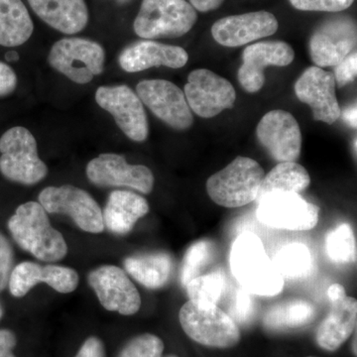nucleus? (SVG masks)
<instances>
[{
    "mask_svg": "<svg viewBox=\"0 0 357 357\" xmlns=\"http://www.w3.org/2000/svg\"><path fill=\"white\" fill-rule=\"evenodd\" d=\"M356 24L349 17H335L312 33L310 54L319 68L335 67L356 47Z\"/></svg>",
    "mask_w": 357,
    "mask_h": 357,
    "instance_id": "4468645a",
    "label": "nucleus"
},
{
    "mask_svg": "<svg viewBox=\"0 0 357 357\" xmlns=\"http://www.w3.org/2000/svg\"><path fill=\"white\" fill-rule=\"evenodd\" d=\"M2 317V309L1 307H0V319H1Z\"/></svg>",
    "mask_w": 357,
    "mask_h": 357,
    "instance_id": "a18cd8bd",
    "label": "nucleus"
},
{
    "mask_svg": "<svg viewBox=\"0 0 357 357\" xmlns=\"http://www.w3.org/2000/svg\"><path fill=\"white\" fill-rule=\"evenodd\" d=\"M6 60L7 62H16V61L20 60V54L16 51L7 52Z\"/></svg>",
    "mask_w": 357,
    "mask_h": 357,
    "instance_id": "37998d69",
    "label": "nucleus"
},
{
    "mask_svg": "<svg viewBox=\"0 0 357 357\" xmlns=\"http://www.w3.org/2000/svg\"><path fill=\"white\" fill-rule=\"evenodd\" d=\"M164 342L151 333H144L129 340L117 357H162Z\"/></svg>",
    "mask_w": 357,
    "mask_h": 357,
    "instance_id": "473e14b6",
    "label": "nucleus"
},
{
    "mask_svg": "<svg viewBox=\"0 0 357 357\" xmlns=\"http://www.w3.org/2000/svg\"><path fill=\"white\" fill-rule=\"evenodd\" d=\"M96 102L114 117L115 123L129 139L143 142L149 134L144 105L126 84L102 86L96 91Z\"/></svg>",
    "mask_w": 357,
    "mask_h": 357,
    "instance_id": "9d476101",
    "label": "nucleus"
},
{
    "mask_svg": "<svg viewBox=\"0 0 357 357\" xmlns=\"http://www.w3.org/2000/svg\"><path fill=\"white\" fill-rule=\"evenodd\" d=\"M13 246L6 236L0 234V292L8 285L9 277L13 269Z\"/></svg>",
    "mask_w": 357,
    "mask_h": 357,
    "instance_id": "c9c22d12",
    "label": "nucleus"
},
{
    "mask_svg": "<svg viewBox=\"0 0 357 357\" xmlns=\"http://www.w3.org/2000/svg\"><path fill=\"white\" fill-rule=\"evenodd\" d=\"M168 357H177V356H168Z\"/></svg>",
    "mask_w": 357,
    "mask_h": 357,
    "instance_id": "49530a36",
    "label": "nucleus"
},
{
    "mask_svg": "<svg viewBox=\"0 0 357 357\" xmlns=\"http://www.w3.org/2000/svg\"><path fill=\"white\" fill-rule=\"evenodd\" d=\"M197 20V10L187 0H143L133 29L143 39L177 38L191 31Z\"/></svg>",
    "mask_w": 357,
    "mask_h": 357,
    "instance_id": "39448f33",
    "label": "nucleus"
},
{
    "mask_svg": "<svg viewBox=\"0 0 357 357\" xmlns=\"http://www.w3.org/2000/svg\"><path fill=\"white\" fill-rule=\"evenodd\" d=\"M215 255V245L208 241H199L188 248L181 272V281L184 287L192 279L199 276L204 268L211 264Z\"/></svg>",
    "mask_w": 357,
    "mask_h": 357,
    "instance_id": "2f4dec72",
    "label": "nucleus"
},
{
    "mask_svg": "<svg viewBox=\"0 0 357 357\" xmlns=\"http://www.w3.org/2000/svg\"><path fill=\"white\" fill-rule=\"evenodd\" d=\"M316 310L304 300H291L275 305L265 314L263 324L270 331L298 328L312 323Z\"/></svg>",
    "mask_w": 357,
    "mask_h": 357,
    "instance_id": "cd10ccee",
    "label": "nucleus"
},
{
    "mask_svg": "<svg viewBox=\"0 0 357 357\" xmlns=\"http://www.w3.org/2000/svg\"><path fill=\"white\" fill-rule=\"evenodd\" d=\"M148 213L149 204L143 197L130 191H114L102 213L103 223L112 234L124 236Z\"/></svg>",
    "mask_w": 357,
    "mask_h": 357,
    "instance_id": "b1692460",
    "label": "nucleus"
},
{
    "mask_svg": "<svg viewBox=\"0 0 357 357\" xmlns=\"http://www.w3.org/2000/svg\"><path fill=\"white\" fill-rule=\"evenodd\" d=\"M184 93L190 109L203 119H211L223 110L232 109L236 100L231 83L206 69L192 70Z\"/></svg>",
    "mask_w": 357,
    "mask_h": 357,
    "instance_id": "9b49d317",
    "label": "nucleus"
},
{
    "mask_svg": "<svg viewBox=\"0 0 357 357\" xmlns=\"http://www.w3.org/2000/svg\"><path fill=\"white\" fill-rule=\"evenodd\" d=\"M256 135L268 154L279 162H297L302 148L299 123L290 112L271 110L262 117Z\"/></svg>",
    "mask_w": 357,
    "mask_h": 357,
    "instance_id": "2eb2a0df",
    "label": "nucleus"
},
{
    "mask_svg": "<svg viewBox=\"0 0 357 357\" xmlns=\"http://www.w3.org/2000/svg\"><path fill=\"white\" fill-rule=\"evenodd\" d=\"M333 73L321 68H307L295 84V93L301 102L311 107L314 121L333 124L340 117V105L335 95Z\"/></svg>",
    "mask_w": 357,
    "mask_h": 357,
    "instance_id": "f3484780",
    "label": "nucleus"
},
{
    "mask_svg": "<svg viewBox=\"0 0 357 357\" xmlns=\"http://www.w3.org/2000/svg\"><path fill=\"white\" fill-rule=\"evenodd\" d=\"M188 61L189 55L182 47L152 40H142L129 45L119 57V66L128 73L142 72L154 67L180 69Z\"/></svg>",
    "mask_w": 357,
    "mask_h": 357,
    "instance_id": "412c9836",
    "label": "nucleus"
},
{
    "mask_svg": "<svg viewBox=\"0 0 357 357\" xmlns=\"http://www.w3.org/2000/svg\"><path fill=\"white\" fill-rule=\"evenodd\" d=\"M89 283L105 310L131 316L139 311L141 297L137 289L121 268L103 265L89 275Z\"/></svg>",
    "mask_w": 357,
    "mask_h": 357,
    "instance_id": "dca6fc26",
    "label": "nucleus"
},
{
    "mask_svg": "<svg viewBox=\"0 0 357 357\" xmlns=\"http://www.w3.org/2000/svg\"><path fill=\"white\" fill-rule=\"evenodd\" d=\"M295 59V52L286 42H259L246 47L243 51L238 81L248 93H258L265 84L267 67H286Z\"/></svg>",
    "mask_w": 357,
    "mask_h": 357,
    "instance_id": "a211bd4d",
    "label": "nucleus"
},
{
    "mask_svg": "<svg viewBox=\"0 0 357 357\" xmlns=\"http://www.w3.org/2000/svg\"><path fill=\"white\" fill-rule=\"evenodd\" d=\"M75 357H105L102 340L96 337H89Z\"/></svg>",
    "mask_w": 357,
    "mask_h": 357,
    "instance_id": "58836bf2",
    "label": "nucleus"
},
{
    "mask_svg": "<svg viewBox=\"0 0 357 357\" xmlns=\"http://www.w3.org/2000/svg\"><path fill=\"white\" fill-rule=\"evenodd\" d=\"M0 173L7 180L26 185L38 184L48 175L40 159L34 135L23 126H14L0 137Z\"/></svg>",
    "mask_w": 357,
    "mask_h": 357,
    "instance_id": "20e7f679",
    "label": "nucleus"
},
{
    "mask_svg": "<svg viewBox=\"0 0 357 357\" xmlns=\"http://www.w3.org/2000/svg\"><path fill=\"white\" fill-rule=\"evenodd\" d=\"M126 271L138 283L148 289L163 288L170 280L173 259L168 253H146L130 256L124 260Z\"/></svg>",
    "mask_w": 357,
    "mask_h": 357,
    "instance_id": "393cba45",
    "label": "nucleus"
},
{
    "mask_svg": "<svg viewBox=\"0 0 357 357\" xmlns=\"http://www.w3.org/2000/svg\"><path fill=\"white\" fill-rule=\"evenodd\" d=\"M39 283L47 284L59 293L68 294L76 290L79 275L72 268L26 261L13 268L8 286L14 297L21 298Z\"/></svg>",
    "mask_w": 357,
    "mask_h": 357,
    "instance_id": "aec40b11",
    "label": "nucleus"
},
{
    "mask_svg": "<svg viewBox=\"0 0 357 357\" xmlns=\"http://www.w3.org/2000/svg\"><path fill=\"white\" fill-rule=\"evenodd\" d=\"M15 345V335L11 331L0 330V357H15L13 352Z\"/></svg>",
    "mask_w": 357,
    "mask_h": 357,
    "instance_id": "ea45409f",
    "label": "nucleus"
},
{
    "mask_svg": "<svg viewBox=\"0 0 357 357\" xmlns=\"http://www.w3.org/2000/svg\"><path fill=\"white\" fill-rule=\"evenodd\" d=\"M225 275L213 271L192 279L185 285L190 301L199 305H218L225 289Z\"/></svg>",
    "mask_w": 357,
    "mask_h": 357,
    "instance_id": "c756f323",
    "label": "nucleus"
},
{
    "mask_svg": "<svg viewBox=\"0 0 357 357\" xmlns=\"http://www.w3.org/2000/svg\"><path fill=\"white\" fill-rule=\"evenodd\" d=\"M273 263L283 278H304L311 271L312 255L304 244H288L276 253Z\"/></svg>",
    "mask_w": 357,
    "mask_h": 357,
    "instance_id": "c85d7f7f",
    "label": "nucleus"
},
{
    "mask_svg": "<svg viewBox=\"0 0 357 357\" xmlns=\"http://www.w3.org/2000/svg\"><path fill=\"white\" fill-rule=\"evenodd\" d=\"M8 229L16 243L41 261H59L67 255L64 236L52 227L47 211L37 202L18 206Z\"/></svg>",
    "mask_w": 357,
    "mask_h": 357,
    "instance_id": "f03ea898",
    "label": "nucleus"
},
{
    "mask_svg": "<svg viewBox=\"0 0 357 357\" xmlns=\"http://www.w3.org/2000/svg\"><path fill=\"white\" fill-rule=\"evenodd\" d=\"M255 312V301L245 290H238L230 307V318L241 324L250 321Z\"/></svg>",
    "mask_w": 357,
    "mask_h": 357,
    "instance_id": "f704fd0d",
    "label": "nucleus"
},
{
    "mask_svg": "<svg viewBox=\"0 0 357 357\" xmlns=\"http://www.w3.org/2000/svg\"><path fill=\"white\" fill-rule=\"evenodd\" d=\"M33 31L34 24L22 0H0L1 46H21L30 39Z\"/></svg>",
    "mask_w": 357,
    "mask_h": 357,
    "instance_id": "a878e982",
    "label": "nucleus"
},
{
    "mask_svg": "<svg viewBox=\"0 0 357 357\" xmlns=\"http://www.w3.org/2000/svg\"><path fill=\"white\" fill-rule=\"evenodd\" d=\"M311 184L309 172L297 162H281L269 173L265 174L257 199L273 192H297L305 191Z\"/></svg>",
    "mask_w": 357,
    "mask_h": 357,
    "instance_id": "bb28decb",
    "label": "nucleus"
},
{
    "mask_svg": "<svg viewBox=\"0 0 357 357\" xmlns=\"http://www.w3.org/2000/svg\"><path fill=\"white\" fill-rule=\"evenodd\" d=\"M356 298L344 296L331 300V310L317 331V342L321 349L335 351L349 340L356 328Z\"/></svg>",
    "mask_w": 357,
    "mask_h": 357,
    "instance_id": "4be33fe9",
    "label": "nucleus"
},
{
    "mask_svg": "<svg viewBox=\"0 0 357 357\" xmlns=\"http://www.w3.org/2000/svg\"><path fill=\"white\" fill-rule=\"evenodd\" d=\"M229 261L232 274L246 292L273 297L283 290L284 278L256 234L244 232L237 237L232 244Z\"/></svg>",
    "mask_w": 357,
    "mask_h": 357,
    "instance_id": "f257e3e1",
    "label": "nucleus"
},
{
    "mask_svg": "<svg viewBox=\"0 0 357 357\" xmlns=\"http://www.w3.org/2000/svg\"><path fill=\"white\" fill-rule=\"evenodd\" d=\"M178 321L188 337L206 347L229 349L241 340L236 321L218 305H199L189 301L181 307Z\"/></svg>",
    "mask_w": 357,
    "mask_h": 357,
    "instance_id": "423d86ee",
    "label": "nucleus"
},
{
    "mask_svg": "<svg viewBox=\"0 0 357 357\" xmlns=\"http://www.w3.org/2000/svg\"><path fill=\"white\" fill-rule=\"evenodd\" d=\"M28 3L40 20L63 34H77L88 25L84 0H28Z\"/></svg>",
    "mask_w": 357,
    "mask_h": 357,
    "instance_id": "5701e85b",
    "label": "nucleus"
},
{
    "mask_svg": "<svg viewBox=\"0 0 357 357\" xmlns=\"http://www.w3.org/2000/svg\"><path fill=\"white\" fill-rule=\"evenodd\" d=\"M86 177L98 187H128L150 194L153 191L154 175L148 167L132 165L122 155L103 153L89 161Z\"/></svg>",
    "mask_w": 357,
    "mask_h": 357,
    "instance_id": "ddd939ff",
    "label": "nucleus"
},
{
    "mask_svg": "<svg viewBox=\"0 0 357 357\" xmlns=\"http://www.w3.org/2000/svg\"><path fill=\"white\" fill-rule=\"evenodd\" d=\"M278 27V20L274 14L256 11L218 20L211 27V35L222 46L236 48L272 36Z\"/></svg>",
    "mask_w": 357,
    "mask_h": 357,
    "instance_id": "6ab92c4d",
    "label": "nucleus"
},
{
    "mask_svg": "<svg viewBox=\"0 0 357 357\" xmlns=\"http://www.w3.org/2000/svg\"><path fill=\"white\" fill-rule=\"evenodd\" d=\"M38 199L47 213L69 215L84 231L100 234L105 230L100 206L83 189L72 185L47 187L40 192Z\"/></svg>",
    "mask_w": 357,
    "mask_h": 357,
    "instance_id": "1a4fd4ad",
    "label": "nucleus"
},
{
    "mask_svg": "<svg viewBox=\"0 0 357 357\" xmlns=\"http://www.w3.org/2000/svg\"><path fill=\"white\" fill-rule=\"evenodd\" d=\"M225 0H190V3L196 10L201 13H208L215 10L222 6Z\"/></svg>",
    "mask_w": 357,
    "mask_h": 357,
    "instance_id": "a19ab883",
    "label": "nucleus"
},
{
    "mask_svg": "<svg viewBox=\"0 0 357 357\" xmlns=\"http://www.w3.org/2000/svg\"><path fill=\"white\" fill-rule=\"evenodd\" d=\"M356 105L347 107L344 112H340V116L344 117V121L352 128H356Z\"/></svg>",
    "mask_w": 357,
    "mask_h": 357,
    "instance_id": "79ce46f5",
    "label": "nucleus"
},
{
    "mask_svg": "<svg viewBox=\"0 0 357 357\" xmlns=\"http://www.w3.org/2000/svg\"><path fill=\"white\" fill-rule=\"evenodd\" d=\"M265 172L260 164L248 157H236L206 182L211 201L225 208H241L256 201Z\"/></svg>",
    "mask_w": 357,
    "mask_h": 357,
    "instance_id": "7ed1b4c3",
    "label": "nucleus"
},
{
    "mask_svg": "<svg viewBox=\"0 0 357 357\" xmlns=\"http://www.w3.org/2000/svg\"><path fill=\"white\" fill-rule=\"evenodd\" d=\"M354 0H290L298 10L340 13L351 7Z\"/></svg>",
    "mask_w": 357,
    "mask_h": 357,
    "instance_id": "72a5a7b5",
    "label": "nucleus"
},
{
    "mask_svg": "<svg viewBox=\"0 0 357 357\" xmlns=\"http://www.w3.org/2000/svg\"><path fill=\"white\" fill-rule=\"evenodd\" d=\"M115 1L126 2V1H128V0H115Z\"/></svg>",
    "mask_w": 357,
    "mask_h": 357,
    "instance_id": "c03bdc74",
    "label": "nucleus"
},
{
    "mask_svg": "<svg viewBox=\"0 0 357 357\" xmlns=\"http://www.w3.org/2000/svg\"><path fill=\"white\" fill-rule=\"evenodd\" d=\"M143 105L176 130H185L194 123L184 91L167 79H145L136 86Z\"/></svg>",
    "mask_w": 357,
    "mask_h": 357,
    "instance_id": "f8f14e48",
    "label": "nucleus"
},
{
    "mask_svg": "<svg viewBox=\"0 0 357 357\" xmlns=\"http://www.w3.org/2000/svg\"><path fill=\"white\" fill-rule=\"evenodd\" d=\"M17 75L13 68L0 61V98L11 95L17 88Z\"/></svg>",
    "mask_w": 357,
    "mask_h": 357,
    "instance_id": "4c0bfd02",
    "label": "nucleus"
},
{
    "mask_svg": "<svg viewBox=\"0 0 357 357\" xmlns=\"http://www.w3.org/2000/svg\"><path fill=\"white\" fill-rule=\"evenodd\" d=\"M328 257L338 264H351L356 261V239L349 223H342L328 232L326 238Z\"/></svg>",
    "mask_w": 357,
    "mask_h": 357,
    "instance_id": "7c9ffc66",
    "label": "nucleus"
},
{
    "mask_svg": "<svg viewBox=\"0 0 357 357\" xmlns=\"http://www.w3.org/2000/svg\"><path fill=\"white\" fill-rule=\"evenodd\" d=\"M258 202L256 215L260 222L277 229L304 231L318 225L319 208L297 192H273Z\"/></svg>",
    "mask_w": 357,
    "mask_h": 357,
    "instance_id": "6e6552de",
    "label": "nucleus"
},
{
    "mask_svg": "<svg viewBox=\"0 0 357 357\" xmlns=\"http://www.w3.org/2000/svg\"><path fill=\"white\" fill-rule=\"evenodd\" d=\"M48 63L70 81L86 84L105 70V51L102 45L93 40L63 38L52 46Z\"/></svg>",
    "mask_w": 357,
    "mask_h": 357,
    "instance_id": "0eeeda50",
    "label": "nucleus"
},
{
    "mask_svg": "<svg viewBox=\"0 0 357 357\" xmlns=\"http://www.w3.org/2000/svg\"><path fill=\"white\" fill-rule=\"evenodd\" d=\"M357 74V56L356 52L347 56L340 64L335 66V84L338 86H347L356 79Z\"/></svg>",
    "mask_w": 357,
    "mask_h": 357,
    "instance_id": "e433bc0d",
    "label": "nucleus"
}]
</instances>
